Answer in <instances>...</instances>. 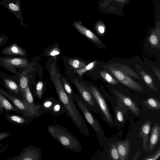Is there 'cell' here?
Here are the masks:
<instances>
[{"label": "cell", "instance_id": "obj_31", "mask_svg": "<svg viewBox=\"0 0 160 160\" xmlns=\"http://www.w3.org/2000/svg\"><path fill=\"white\" fill-rule=\"evenodd\" d=\"M19 87L22 94L24 90L28 85V80L27 78L25 75H22L19 80Z\"/></svg>", "mask_w": 160, "mask_h": 160}, {"label": "cell", "instance_id": "obj_38", "mask_svg": "<svg viewBox=\"0 0 160 160\" xmlns=\"http://www.w3.org/2000/svg\"><path fill=\"white\" fill-rule=\"evenodd\" d=\"M152 67L154 72L158 78L159 80H160V73L159 70L153 66H152Z\"/></svg>", "mask_w": 160, "mask_h": 160}, {"label": "cell", "instance_id": "obj_18", "mask_svg": "<svg viewBox=\"0 0 160 160\" xmlns=\"http://www.w3.org/2000/svg\"><path fill=\"white\" fill-rule=\"evenodd\" d=\"M10 112H15L24 115L21 112L18 110L0 92V113Z\"/></svg>", "mask_w": 160, "mask_h": 160}, {"label": "cell", "instance_id": "obj_8", "mask_svg": "<svg viewBox=\"0 0 160 160\" xmlns=\"http://www.w3.org/2000/svg\"><path fill=\"white\" fill-rule=\"evenodd\" d=\"M0 4L4 6L13 13L19 19L22 25L27 26L23 21L21 7V0H2Z\"/></svg>", "mask_w": 160, "mask_h": 160}, {"label": "cell", "instance_id": "obj_39", "mask_svg": "<svg viewBox=\"0 0 160 160\" xmlns=\"http://www.w3.org/2000/svg\"><path fill=\"white\" fill-rule=\"evenodd\" d=\"M7 39L6 36L5 35H0V46L5 42V40Z\"/></svg>", "mask_w": 160, "mask_h": 160}, {"label": "cell", "instance_id": "obj_32", "mask_svg": "<svg viewBox=\"0 0 160 160\" xmlns=\"http://www.w3.org/2000/svg\"><path fill=\"white\" fill-rule=\"evenodd\" d=\"M62 80L63 84V88L65 92L72 99L74 93H73L71 87L64 79H62Z\"/></svg>", "mask_w": 160, "mask_h": 160}, {"label": "cell", "instance_id": "obj_21", "mask_svg": "<svg viewBox=\"0 0 160 160\" xmlns=\"http://www.w3.org/2000/svg\"><path fill=\"white\" fill-rule=\"evenodd\" d=\"M65 111L64 106L58 100L56 101L48 112L54 116L58 117L64 113Z\"/></svg>", "mask_w": 160, "mask_h": 160}, {"label": "cell", "instance_id": "obj_36", "mask_svg": "<svg viewBox=\"0 0 160 160\" xmlns=\"http://www.w3.org/2000/svg\"><path fill=\"white\" fill-rule=\"evenodd\" d=\"M12 134V133L7 132H0V141L8 137ZM1 145L0 144V147Z\"/></svg>", "mask_w": 160, "mask_h": 160}, {"label": "cell", "instance_id": "obj_10", "mask_svg": "<svg viewBox=\"0 0 160 160\" xmlns=\"http://www.w3.org/2000/svg\"><path fill=\"white\" fill-rule=\"evenodd\" d=\"M74 82L81 97L90 109H93L95 106L96 101L92 93L88 89L82 86L77 79H74Z\"/></svg>", "mask_w": 160, "mask_h": 160}, {"label": "cell", "instance_id": "obj_33", "mask_svg": "<svg viewBox=\"0 0 160 160\" xmlns=\"http://www.w3.org/2000/svg\"><path fill=\"white\" fill-rule=\"evenodd\" d=\"M160 156V146L158 148L155 153L152 155H148L143 160H156L158 159Z\"/></svg>", "mask_w": 160, "mask_h": 160}, {"label": "cell", "instance_id": "obj_2", "mask_svg": "<svg viewBox=\"0 0 160 160\" xmlns=\"http://www.w3.org/2000/svg\"><path fill=\"white\" fill-rule=\"evenodd\" d=\"M50 135L67 149L79 152L82 147L77 138L66 128L57 124H50L47 128Z\"/></svg>", "mask_w": 160, "mask_h": 160}, {"label": "cell", "instance_id": "obj_28", "mask_svg": "<svg viewBox=\"0 0 160 160\" xmlns=\"http://www.w3.org/2000/svg\"><path fill=\"white\" fill-rule=\"evenodd\" d=\"M68 62L72 67L77 69H81L86 65L84 62L76 59H70Z\"/></svg>", "mask_w": 160, "mask_h": 160}, {"label": "cell", "instance_id": "obj_26", "mask_svg": "<svg viewBox=\"0 0 160 160\" xmlns=\"http://www.w3.org/2000/svg\"><path fill=\"white\" fill-rule=\"evenodd\" d=\"M109 156L111 159L114 160L119 159V156L116 144L114 142L111 145L109 150Z\"/></svg>", "mask_w": 160, "mask_h": 160}, {"label": "cell", "instance_id": "obj_12", "mask_svg": "<svg viewBox=\"0 0 160 160\" xmlns=\"http://www.w3.org/2000/svg\"><path fill=\"white\" fill-rule=\"evenodd\" d=\"M73 26L80 33L94 43L101 44L102 42L100 40L92 31L83 25L80 22L74 21Z\"/></svg>", "mask_w": 160, "mask_h": 160}, {"label": "cell", "instance_id": "obj_30", "mask_svg": "<svg viewBox=\"0 0 160 160\" xmlns=\"http://www.w3.org/2000/svg\"><path fill=\"white\" fill-rule=\"evenodd\" d=\"M149 41L153 47H159L160 40L158 36L155 33H152L149 38Z\"/></svg>", "mask_w": 160, "mask_h": 160}, {"label": "cell", "instance_id": "obj_29", "mask_svg": "<svg viewBox=\"0 0 160 160\" xmlns=\"http://www.w3.org/2000/svg\"><path fill=\"white\" fill-rule=\"evenodd\" d=\"M44 86L43 82L41 81L38 82L35 87V95L39 100L42 99L43 92Z\"/></svg>", "mask_w": 160, "mask_h": 160}, {"label": "cell", "instance_id": "obj_27", "mask_svg": "<svg viewBox=\"0 0 160 160\" xmlns=\"http://www.w3.org/2000/svg\"><path fill=\"white\" fill-rule=\"evenodd\" d=\"M96 63V61H93L81 69H75V72L78 74L80 76H82L86 72L93 68Z\"/></svg>", "mask_w": 160, "mask_h": 160}, {"label": "cell", "instance_id": "obj_5", "mask_svg": "<svg viewBox=\"0 0 160 160\" xmlns=\"http://www.w3.org/2000/svg\"><path fill=\"white\" fill-rule=\"evenodd\" d=\"M42 153L41 149L30 145L24 148L18 155L12 158L11 160H41Z\"/></svg>", "mask_w": 160, "mask_h": 160}, {"label": "cell", "instance_id": "obj_3", "mask_svg": "<svg viewBox=\"0 0 160 160\" xmlns=\"http://www.w3.org/2000/svg\"><path fill=\"white\" fill-rule=\"evenodd\" d=\"M72 99L82 112L85 118L96 132L100 131V127L98 121L93 116L88 106L82 98L74 94Z\"/></svg>", "mask_w": 160, "mask_h": 160}, {"label": "cell", "instance_id": "obj_34", "mask_svg": "<svg viewBox=\"0 0 160 160\" xmlns=\"http://www.w3.org/2000/svg\"><path fill=\"white\" fill-rule=\"evenodd\" d=\"M95 28L97 32L100 35H102L104 34L105 28L103 25L101 24H97Z\"/></svg>", "mask_w": 160, "mask_h": 160}, {"label": "cell", "instance_id": "obj_6", "mask_svg": "<svg viewBox=\"0 0 160 160\" xmlns=\"http://www.w3.org/2000/svg\"><path fill=\"white\" fill-rule=\"evenodd\" d=\"M88 90L93 95L96 102L106 120L109 122L112 123L113 119L110 112L106 102L102 95L97 89L93 86L90 87Z\"/></svg>", "mask_w": 160, "mask_h": 160}, {"label": "cell", "instance_id": "obj_14", "mask_svg": "<svg viewBox=\"0 0 160 160\" xmlns=\"http://www.w3.org/2000/svg\"><path fill=\"white\" fill-rule=\"evenodd\" d=\"M151 126V121L149 120L146 121L141 125L139 134V137L142 138L143 148L146 151H148L149 135Z\"/></svg>", "mask_w": 160, "mask_h": 160}, {"label": "cell", "instance_id": "obj_19", "mask_svg": "<svg viewBox=\"0 0 160 160\" xmlns=\"http://www.w3.org/2000/svg\"><path fill=\"white\" fill-rule=\"evenodd\" d=\"M136 67L147 86L154 91H157L156 86L152 77L138 65H136Z\"/></svg>", "mask_w": 160, "mask_h": 160}, {"label": "cell", "instance_id": "obj_17", "mask_svg": "<svg viewBox=\"0 0 160 160\" xmlns=\"http://www.w3.org/2000/svg\"><path fill=\"white\" fill-rule=\"evenodd\" d=\"M2 54L8 56H24L26 55L25 50L14 43L4 48L1 52Z\"/></svg>", "mask_w": 160, "mask_h": 160}, {"label": "cell", "instance_id": "obj_9", "mask_svg": "<svg viewBox=\"0 0 160 160\" xmlns=\"http://www.w3.org/2000/svg\"><path fill=\"white\" fill-rule=\"evenodd\" d=\"M0 92L8 99L13 105L18 110L22 112L24 115L34 118L22 99L17 96L12 95L8 92L2 89H0Z\"/></svg>", "mask_w": 160, "mask_h": 160}, {"label": "cell", "instance_id": "obj_37", "mask_svg": "<svg viewBox=\"0 0 160 160\" xmlns=\"http://www.w3.org/2000/svg\"><path fill=\"white\" fill-rule=\"evenodd\" d=\"M59 53V49L57 48H55L50 52L49 55L52 56H55L58 55Z\"/></svg>", "mask_w": 160, "mask_h": 160}, {"label": "cell", "instance_id": "obj_16", "mask_svg": "<svg viewBox=\"0 0 160 160\" xmlns=\"http://www.w3.org/2000/svg\"><path fill=\"white\" fill-rule=\"evenodd\" d=\"M116 147L120 160H127L130 151V143L128 139L124 141H117Z\"/></svg>", "mask_w": 160, "mask_h": 160}, {"label": "cell", "instance_id": "obj_35", "mask_svg": "<svg viewBox=\"0 0 160 160\" xmlns=\"http://www.w3.org/2000/svg\"><path fill=\"white\" fill-rule=\"evenodd\" d=\"M116 117L117 119L119 122H124V119L122 112L118 110H116Z\"/></svg>", "mask_w": 160, "mask_h": 160}, {"label": "cell", "instance_id": "obj_22", "mask_svg": "<svg viewBox=\"0 0 160 160\" xmlns=\"http://www.w3.org/2000/svg\"><path fill=\"white\" fill-rule=\"evenodd\" d=\"M56 101L54 98L49 97L42 102L41 107L44 113L49 111Z\"/></svg>", "mask_w": 160, "mask_h": 160}, {"label": "cell", "instance_id": "obj_20", "mask_svg": "<svg viewBox=\"0 0 160 160\" xmlns=\"http://www.w3.org/2000/svg\"><path fill=\"white\" fill-rule=\"evenodd\" d=\"M5 85L7 88L12 92L18 95V97L22 99L19 86L14 81L8 79H5L4 80Z\"/></svg>", "mask_w": 160, "mask_h": 160}, {"label": "cell", "instance_id": "obj_15", "mask_svg": "<svg viewBox=\"0 0 160 160\" xmlns=\"http://www.w3.org/2000/svg\"><path fill=\"white\" fill-rule=\"evenodd\" d=\"M160 136V125L155 123L151 130L148 144V151H152L159 140Z\"/></svg>", "mask_w": 160, "mask_h": 160}, {"label": "cell", "instance_id": "obj_25", "mask_svg": "<svg viewBox=\"0 0 160 160\" xmlns=\"http://www.w3.org/2000/svg\"><path fill=\"white\" fill-rule=\"evenodd\" d=\"M99 73L101 77L108 83L114 85L118 83V82L107 71L102 70L100 71Z\"/></svg>", "mask_w": 160, "mask_h": 160}, {"label": "cell", "instance_id": "obj_40", "mask_svg": "<svg viewBox=\"0 0 160 160\" xmlns=\"http://www.w3.org/2000/svg\"><path fill=\"white\" fill-rule=\"evenodd\" d=\"M118 1H120L121 0H117Z\"/></svg>", "mask_w": 160, "mask_h": 160}, {"label": "cell", "instance_id": "obj_1", "mask_svg": "<svg viewBox=\"0 0 160 160\" xmlns=\"http://www.w3.org/2000/svg\"><path fill=\"white\" fill-rule=\"evenodd\" d=\"M51 80L55 86L58 100L65 108V112L81 132L86 136H89V132L85 122L75 105L74 100L65 92L62 85L59 74L56 72L51 74Z\"/></svg>", "mask_w": 160, "mask_h": 160}, {"label": "cell", "instance_id": "obj_24", "mask_svg": "<svg viewBox=\"0 0 160 160\" xmlns=\"http://www.w3.org/2000/svg\"><path fill=\"white\" fill-rule=\"evenodd\" d=\"M119 65L120 66H118V68L123 72L127 74H129L136 79H142L141 77L140 76L128 66L123 65Z\"/></svg>", "mask_w": 160, "mask_h": 160}, {"label": "cell", "instance_id": "obj_4", "mask_svg": "<svg viewBox=\"0 0 160 160\" xmlns=\"http://www.w3.org/2000/svg\"><path fill=\"white\" fill-rule=\"evenodd\" d=\"M103 67L109 71L121 83L129 88L139 92L143 91L142 86L132 79L128 74L118 69L109 65H103Z\"/></svg>", "mask_w": 160, "mask_h": 160}, {"label": "cell", "instance_id": "obj_11", "mask_svg": "<svg viewBox=\"0 0 160 160\" xmlns=\"http://www.w3.org/2000/svg\"><path fill=\"white\" fill-rule=\"evenodd\" d=\"M6 120L10 123L18 125L29 124L33 120L32 117L16 114H9L7 112L4 114Z\"/></svg>", "mask_w": 160, "mask_h": 160}, {"label": "cell", "instance_id": "obj_13", "mask_svg": "<svg viewBox=\"0 0 160 160\" xmlns=\"http://www.w3.org/2000/svg\"><path fill=\"white\" fill-rule=\"evenodd\" d=\"M112 91L133 113L137 115H138L140 114V111L137 104L130 98L124 95L115 89H112Z\"/></svg>", "mask_w": 160, "mask_h": 160}, {"label": "cell", "instance_id": "obj_23", "mask_svg": "<svg viewBox=\"0 0 160 160\" xmlns=\"http://www.w3.org/2000/svg\"><path fill=\"white\" fill-rule=\"evenodd\" d=\"M143 102L145 105L149 109L156 110H158L160 109L159 102L153 98H150Z\"/></svg>", "mask_w": 160, "mask_h": 160}, {"label": "cell", "instance_id": "obj_7", "mask_svg": "<svg viewBox=\"0 0 160 160\" xmlns=\"http://www.w3.org/2000/svg\"><path fill=\"white\" fill-rule=\"evenodd\" d=\"M0 65L12 72L16 68H25L28 64L27 59L21 58H3L0 59Z\"/></svg>", "mask_w": 160, "mask_h": 160}]
</instances>
